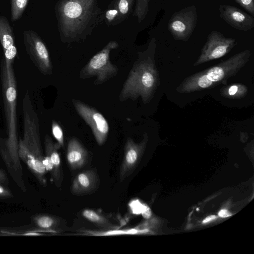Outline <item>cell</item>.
I'll use <instances>...</instances> for the list:
<instances>
[{
    "label": "cell",
    "mask_w": 254,
    "mask_h": 254,
    "mask_svg": "<svg viewBox=\"0 0 254 254\" xmlns=\"http://www.w3.org/2000/svg\"><path fill=\"white\" fill-rule=\"evenodd\" d=\"M98 0H60L55 7L61 41L82 42L102 21L103 13Z\"/></svg>",
    "instance_id": "cell-1"
},
{
    "label": "cell",
    "mask_w": 254,
    "mask_h": 254,
    "mask_svg": "<svg viewBox=\"0 0 254 254\" xmlns=\"http://www.w3.org/2000/svg\"><path fill=\"white\" fill-rule=\"evenodd\" d=\"M156 40L151 38L147 48L138 52V58L134 63L124 82L119 95V101L141 98L143 103L152 99L159 84V74L155 64Z\"/></svg>",
    "instance_id": "cell-2"
},
{
    "label": "cell",
    "mask_w": 254,
    "mask_h": 254,
    "mask_svg": "<svg viewBox=\"0 0 254 254\" xmlns=\"http://www.w3.org/2000/svg\"><path fill=\"white\" fill-rule=\"evenodd\" d=\"M251 55L245 50L218 64L185 78L176 88L180 93H190L226 85L230 77L235 75L248 62Z\"/></svg>",
    "instance_id": "cell-3"
},
{
    "label": "cell",
    "mask_w": 254,
    "mask_h": 254,
    "mask_svg": "<svg viewBox=\"0 0 254 254\" xmlns=\"http://www.w3.org/2000/svg\"><path fill=\"white\" fill-rule=\"evenodd\" d=\"M23 122V136L22 138H19L18 143L19 157L40 185L46 187L47 186V172L44 165V155L37 114L33 112L24 113Z\"/></svg>",
    "instance_id": "cell-4"
},
{
    "label": "cell",
    "mask_w": 254,
    "mask_h": 254,
    "mask_svg": "<svg viewBox=\"0 0 254 254\" xmlns=\"http://www.w3.org/2000/svg\"><path fill=\"white\" fill-rule=\"evenodd\" d=\"M13 60L4 57L1 66V79L7 133V148L19 172L23 176V169L18 153L16 80L12 67Z\"/></svg>",
    "instance_id": "cell-5"
},
{
    "label": "cell",
    "mask_w": 254,
    "mask_h": 254,
    "mask_svg": "<svg viewBox=\"0 0 254 254\" xmlns=\"http://www.w3.org/2000/svg\"><path fill=\"white\" fill-rule=\"evenodd\" d=\"M118 43L111 40L99 52L95 54L82 67L79 72V78L83 79L95 77L94 84H102L118 73L119 69L110 61L112 50L118 48Z\"/></svg>",
    "instance_id": "cell-6"
},
{
    "label": "cell",
    "mask_w": 254,
    "mask_h": 254,
    "mask_svg": "<svg viewBox=\"0 0 254 254\" xmlns=\"http://www.w3.org/2000/svg\"><path fill=\"white\" fill-rule=\"evenodd\" d=\"M236 44L235 38L225 37L219 31L212 30L208 35L200 54L193 65L198 66L222 58L229 53Z\"/></svg>",
    "instance_id": "cell-7"
},
{
    "label": "cell",
    "mask_w": 254,
    "mask_h": 254,
    "mask_svg": "<svg viewBox=\"0 0 254 254\" xmlns=\"http://www.w3.org/2000/svg\"><path fill=\"white\" fill-rule=\"evenodd\" d=\"M196 6L192 5L175 12L168 24V29L174 39L187 41L193 33L197 23Z\"/></svg>",
    "instance_id": "cell-8"
},
{
    "label": "cell",
    "mask_w": 254,
    "mask_h": 254,
    "mask_svg": "<svg viewBox=\"0 0 254 254\" xmlns=\"http://www.w3.org/2000/svg\"><path fill=\"white\" fill-rule=\"evenodd\" d=\"M72 103L77 114L90 127L98 144H104L109 131V126L105 117L94 108L78 99H72Z\"/></svg>",
    "instance_id": "cell-9"
},
{
    "label": "cell",
    "mask_w": 254,
    "mask_h": 254,
    "mask_svg": "<svg viewBox=\"0 0 254 254\" xmlns=\"http://www.w3.org/2000/svg\"><path fill=\"white\" fill-rule=\"evenodd\" d=\"M23 38L26 51L35 65L45 75L53 73L48 51L39 36L33 30L25 31Z\"/></svg>",
    "instance_id": "cell-10"
},
{
    "label": "cell",
    "mask_w": 254,
    "mask_h": 254,
    "mask_svg": "<svg viewBox=\"0 0 254 254\" xmlns=\"http://www.w3.org/2000/svg\"><path fill=\"white\" fill-rule=\"evenodd\" d=\"M44 165L46 171L50 174L56 187L60 188L64 179L62 165L58 152L60 146L47 134L44 137Z\"/></svg>",
    "instance_id": "cell-11"
},
{
    "label": "cell",
    "mask_w": 254,
    "mask_h": 254,
    "mask_svg": "<svg viewBox=\"0 0 254 254\" xmlns=\"http://www.w3.org/2000/svg\"><path fill=\"white\" fill-rule=\"evenodd\" d=\"M148 135H143L141 142L136 143L130 137H127L124 146V154L119 171L120 182H123L131 175L134 170L141 152L147 142Z\"/></svg>",
    "instance_id": "cell-12"
},
{
    "label": "cell",
    "mask_w": 254,
    "mask_h": 254,
    "mask_svg": "<svg viewBox=\"0 0 254 254\" xmlns=\"http://www.w3.org/2000/svg\"><path fill=\"white\" fill-rule=\"evenodd\" d=\"M219 10L220 17L237 30L247 31L254 27V16L236 6L221 4Z\"/></svg>",
    "instance_id": "cell-13"
},
{
    "label": "cell",
    "mask_w": 254,
    "mask_h": 254,
    "mask_svg": "<svg viewBox=\"0 0 254 254\" xmlns=\"http://www.w3.org/2000/svg\"><path fill=\"white\" fill-rule=\"evenodd\" d=\"M99 179L93 170H88L79 173L74 178L70 187L71 192L81 196L93 193L97 189Z\"/></svg>",
    "instance_id": "cell-14"
},
{
    "label": "cell",
    "mask_w": 254,
    "mask_h": 254,
    "mask_svg": "<svg viewBox=\"0 0 254 254\" xmlns=\"http://www.w3.org/2000/svg\"><path fill=\"white\" fill-rule=\"evenodd\" d=\"M87 157V150L76 137H72L68 142L66 151V160L70 167L73 170L82 167Z\"/></svg>",
    "instance_id": "cell-15"
},
{
    "label": "cell",
    "mask_w": 254,
    "mask_h": 254,
    "mask_svg": "<svg viewBox=\"0 0 254 254\" xmlns=\"http://www.w3.org/2000/svg\"><path fill=\"white\" fill-rule=\"evenodd\" d=\"M0 153L7 171L17 186L23 192L26 191V186L22 175L18 171L7 148L5 139L0 136Z\"/></svg>",
    "instance_id": "cell-16"
},
{
    "label": "cell",
    "mask_w": 254,
    "mask_h": 254,
    "mask_svg": "<svg viewBox=\"0 0 254 254\" xmlns=\"http://www.w3.org/2000/svg\"><path fill=\"white\" fill-rule=\"evenodd\" d=\"M31 220L37 227L54 232H56L60 223L58 218L46 214L34 215Z\"/></svg>",
    "instance_id": "cell-17"
},
{
    "label": "cell",
    "mask_w": 254,
    "mask_h": 254,
    "mask_svg": "<svg viewBox=\"0 0 254 254\" xmlns=\"http://www.w3.org/2000/svg\"><path fill=\"white\" fill-rule=\"evenodd\" d=\"M82 215L88 221L101 227L110 230L117 228V226L107 218L93 210L85 209L82 211Z\"/></svg>",
    "instance_id": "cell-18"
},
{
    "label": "cell",
    "mask_w": 254,
    "mask_h": 254,
    "mask_svg": "<svg viewBox=\"0 0 254 254\" xmlns=\"http://www.w3.org/2000/svg\"><path fill=\"white\" fill-rule=\"evenodd\" d=\"M0 41L3 51L14 45L12 29L8 21L3 16H0Z\"/></svg>",
    "instance_id": "cell-19"
},
{
    "label": "cell",
    "mask_w": 254,
    "mask_h": 254,
    "mask_svg": "<svg viewBox=\"0 0 254 254\" xmlns=\"http://www.w3.org/2000/svg\"><path fill=\"white\" fill-rule=\"evenodd\" d=\"M221 94L230 99H239L244 97L248 93V88L241 83H235L221 88Z\"/></svg>",
    "instance_id": "cell-20"
},
{
    "label": "cell",
    "mask_w": 254,
    "mask_h": 254,
    "mask_svg": "<svg viewBox=\"0 0 254 254\" xmlns=\"http://www.w3.org/2000/svg\"><path fill=\"white\" fill-rule=\"evenodd\" d=\"M134 0H113L110 4L118 11L121 22L125 20L132 10Z\"/></svg>",
    "instance_id": "cell-21"
},
{
    "label": "cell",
    "mask_w": 254,
    "mask_h": 254,
    "mask_svg": "<svg viewBox=\"0 0 254 254\" xmlns=\"http://www.w3.org/2000/svg\"><path fill=\"white\" fill-rule=\"evenodd\" d=\"M28 0H11V13L12 21L17 20L26 8Z\"/></svg>",
    "instance_id": "cell-22"
},
{
    "label": "cell",
    "mask_w": 254,
    "mask_h": 254,
    "mask_svg": "<svg viewBox=\"0 0 254 254\" xmlns=\"http://www.w3.org/2000/svg\"><path fill=\"white\" fill-rule=\"evenodd\" d=\"M150 0H136L133 15L135 16L139 23L146 17L149 9Z\"/></svg>",
    "instance_id": "cell-23"
},
{
    "label": "cell",
    "mask_w": 254,
    "mask_h": 254,
    "mask_svg": "<svg viewBox=\"0 0 254 254\" xmlns=\"http://www.w3.org/2000/svg\"><path fill=\"white\" fill-rule=\"evenodd\" d=\"M105 21L108 26L115 25L121 23L118 10L110 4L105 12Z\"/></svg>",
    "instance_id": "cell-24"
},
{
    "label": "cell",
    "mask_w": 254,
    "mask_h": 254,
    "mask_svg": "<svg viewBox=\"0 0 254 254\" xmlns=\"http://www.w3.org/2000/svg\"><path fill=\"white\" fill-rule=\"evenodd\" d=\"M52 130L53 136L57 141V143L60 147H64V138L63 129L59 124L54 120L52 124Z\"/></svg>",
    "instance_id": "cell-25"
},
{
    "label": "cell",
    "mask_w": 254,
    "mask_h": 254,
    "mask_svg": "<svg viewBox=\"0 0 254 254\" xmlns=\"http://www.w3.org/2000/svg\"><path fill=\"white\" fill-rule=\"evenodd\" d=\"M241 6L254 16V0H235Z\"/></svg>",
    "instance_id": "cell-26"
},
{
    "label": "cell",
    "mask_w": 254,
    "mask_h": 254,
    "mask_svg": "<svg viewBox=\"0 0 254 254\" xmlns=\"http://www.w3.org/2000/svg\"><path fill=\"white\" fill-rule=\"evenodd\" d=\"M13 197V194L8 186L0 183V199H10Z\"/></svg>",
    "instance_id": "cell-27"
},
{
    "label": "cell",
    "mask_w": 254,
    "mask_h": 254,
    "mask_svg": "<svg viewBox=\"0 0 254 254\" xmlns=\"http://www.w3.org/2000/svg\"><path fill=\"white\" fill-rule=\"evenodd\" d=\"M5 58L13 60L17 53L16 47L13 45L4 51Z\"/></svg>",
    "instance_id": "cell-28"
},
{
    "label": "cell",
    "mask_w": 254,
    "mask_h": 254,
    "mask_svg": "<svg viewBox=\"0 0 254 254\" xmlns=\"http://www.w3.org/2000/svg\"><path fill=\"white\" fill-rule=\"evenodd\" d=\"M144 205L141 204L138 200L134 201L132 203V210L134 213H141L144 209Z\"/></svg>",
    "instance_id": "cell-29"
},
{
    "label": "cell",
    "mask_w": 254,
    "mask_h": 254,
    "mask_svg": "<svg viewBox=\"0 0 254 254\" xmlns=\"http://www.w3.org/2000/svg\"><path fill=\"white\" fill-rule=\"evenodd\" d=\"M0 183L6 186H8L9 183V178L6 172L1 168H0Z\"/></svg>",
    "instance_id": "cell-30"
},
{
    "label": "cell",
    "mask_w": 254,
    "mask_h": 254,
    "mask_svg": "<svg viewBox=\"0 0 254 254\" xmlns=\"http://www.w3.org/2000/svg\"><path fill=\"white\" fill-rule=\"evenodd\" d=\"M142 216L145 219H149L151 216V211L150 208L146 205H144V207L142 212Z\"/></svg>",
    "instance_id": "cell-31"
},
{
    "label": "cell",
    "mask_w": 254,
    "mask_h": 254,
    "mask_svg": "<svg viewBox=\"0 0 254 254\" xmlns=\"http://www.w3.org/2000/svg\"><path fill=\"white\" fill-rule=\"evenodd\" d=\"M232 215V214L231 213H230L228 210L225 209L221 210L218 212V216L223 218L231 216Z\"/></svg>",
    "instance_id": "cell-32"
},
{
    "label": "cell",
    "mask_w": 254,
    "mask_h": 254,
    "mask_svg": "<svg viewBox=\"0 0 254 254\" xmlns=\"http://www.w3.org/2000/svg\"><path fill=\"white\" fill-rule=\"evenodd\" d=\"M216 218L215 215H210L206 217L202 221L203 223H206Z\"/></svg>",
    "instance_id": "cell-33"
}]
</instances>
